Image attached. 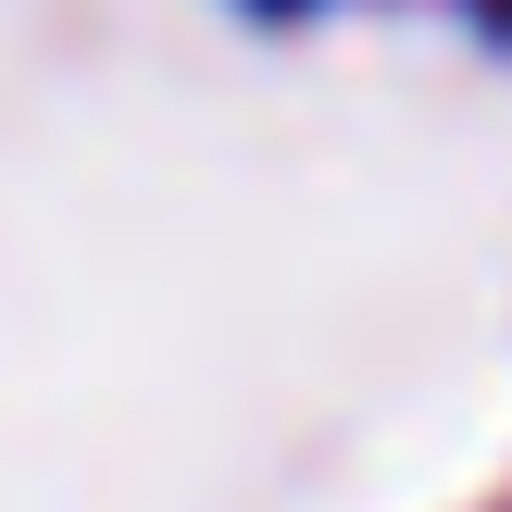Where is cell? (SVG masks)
Instances as JSON below:
<instances>
[{"instance_id": "cell-2", "label": "cell", "mask_w": 512, "mask_h": 512, "mask_svg": "<svg viewBox=\"0 0 512 512\" xmlns=\"http://www.w3.org/2000/svg\"><path fill=\"white\" fill-rule=\"evenodd\" d=\"M263 13H300V0H263Z\"/></svg>"}, {"instance_id": "cell-1", "label": "cell", "mask_w": 512, "mask_h": 512, "mask_svg": "<svg viewBox=\"0 0 512 512\" xmlns=\"http://www.w3.org/2000/svg\"><path fill=\"white\" fill-rule=\"evenodd\" d=\"M488 25H500V38H512V0H488Z\"/></svg>"}]
</instances>
